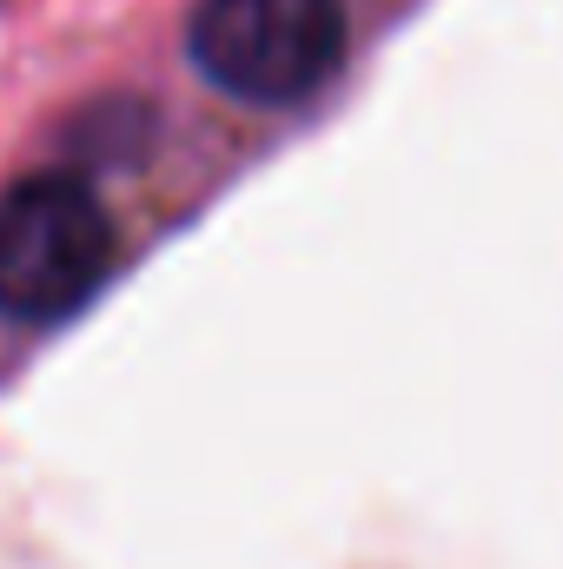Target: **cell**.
I'll return each mask as SVG.
<instances>
[{"mask_svg": "<svg viewBox=\"0 0 563 569\" xmlns=\"http://www.w3.org/2000/svg\"><path fill=\"white\" fill-rule=\"evenodd\" d=\"M113 266V226L93 186L40 172L0 199V311L47 325L93 298Z\"/></svg>", "mask_w": 563, "mask_h": 569, "instance_id": "1", "label": "cell"}, {"mask_svg": "<svg viewBox=\"0 0 563 569\" xmlns=\"http://www.w3.org/2000/svg\"><path fill=\"white\" fill-rule=\"evenodd\" d=\"M192 60L253 107L305 100L345 60V0H199Z\"/></svg>", "mask_w": 563, "mask_h": 569, "instance_id": "2", "label": "cell"}]
</instances>
